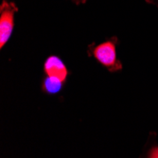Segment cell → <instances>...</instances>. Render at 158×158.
<instances>
[{"instance_id": "obj_1", "label": "cell", "mask_w": 158, "mask_h": 158, "mask_svg": "<svg viewBox=\"0 0 158 158\" xmlns=\"http://www.w3.org/2000/svg\"><path fill=\"white\" fill-rule=\"evenodd\" d=\"M119 44L118 38L113 36L106 41L96 44L92 43L87 48V55L93 58L109 72L116 73L121 71L123 66L120 60L118 58L117 48Z\"/></svg>"}, {"instance_id": "obj_2", "label": "cell", "mask_w": 158, "mask_h": 158, "mask_svg": "<svg viewBox=\"0 0 158 158\" xmlns=\"http://www.w3.org/2000/svg\"><path fill=\"white\" fill-rule=\"evenodd\" d=\"M18 11L16 5L3 0L0 6V48L3 49L8 41L10 40L13 27H14V15Z\"/></svg>"}, {"instance_id": "obj_3", "label": "cell", "mask_w": 158, "mask_h": 158, "mask_svg": "<svg viewBox=\"0 0 158 158\" xmlns=\"http://www.w3.org/2000/svg\"><path fill=\"white\" fill-rule=\"evenodd\" d=\"M43 70H44L45 76L57 78L64 83L66 82L69 75L66 64L59 56L56 55H50L48 57L43 64Z\"/></svg>"}, {"instance_id": "obj_4", "label": "cell", "mask_w": 158, "mask_h": 158, "mask_svg": "<svg viewBox=\"0 0 158 158\" xmlns=\"http://www.w3.org/2000/svg\"><path fill=\"white\" fill-rule=\"evenodd\" d=\"M64 84L65 83L64 81L57 78L45 76L42 81V91L47 95L54 96L62 91Z\"/></svg>"}, {"instance_id": "obj_5", "label": "cell", "mask_w": 158, "mask_h": 158, "mask_svg": "<svg viewBox=\"0 0 158 158\" xmlns=\"http://www.w3.org/2000/svg\"><path fill=\"white\" fill-rule=\"evenodd\" d=\"M147 157L158 158V146H152L147 152Z\"/></svg>"}, {"instance_id": "obj_6", "label": "cell", "mask_w": 158, "mask_h": 158, "mask_svg": "<svg viewBox=\"0 0 158 158\" xmlns=\"http://www.w3.org/2000/svg\"><path fill=\"white\" fill-rule=\"evenodd\" d=\"M146 1H147L148 3L153 4V5H155V6L158 7V0H146Z\"/></svg>"}, {"instance_id": "obj_7", "label": "cell", "mask_w": 158, "mask_h": 158, "mask_svg": "<svg viewBox=\"0 0 158 158\" xmlns=\"http://www.w3.org/2000/svg\"><path fill=\"white\" fill-rule=\"evenodd\" d=\"M73 2H75L76 4L80 5V4H84L86 2V0H72Z\"/></svg>"}]
</instances>
